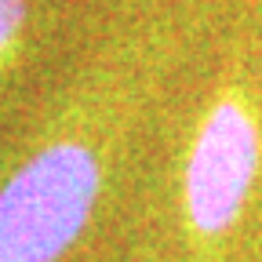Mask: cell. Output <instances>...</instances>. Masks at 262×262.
Masks as SVG:
<instances>
[{
	"label": "cell",
	"instance_id": "cell-1",
	"mask_svg": "<svg viewBox=\"0 0 262 262\" xmlns=\"http://www.w3.org/2000/svg\"><path fill=\"white\" fill-rule=\"evenodd\" d=\"M98 193L84 146H51L0 189V262H55L73 244Z\"/></svg>",
	"mask_w": 262,
	"mask_h": 262
},
{
	"label": "cell",
	"instance_id": "cell-2",
	"mask_svg": "<svg viewBox=\"0 0 262 262\" xmlns=\"http://www.w3.org/2000/svg\"><path fill=\"white\" fill-rule=\"evenodd\" d=\"M255 164L258 135L251 117L233 102L215 106L208 124L201 127L186 171V204L196 229L204 233L229 229L255 179Z\"/></svg>",
	"mask_w": 262,
	"mask_h": 262
},
{
	"label": "cell",
	"instance_id": "cell-3",
	"mask_svg": "<svg viewBox=\"0 0 262 262\" xmlns=\"http://www.w3.org/2000/svg\"><path fill=\"white\" fill-rule=\"evenodd\" d=\"M22 26V0H0V48H4Z\"/></svg>",
	"mask_w": 262,
	"mask_h": 262
}]
</instances>
